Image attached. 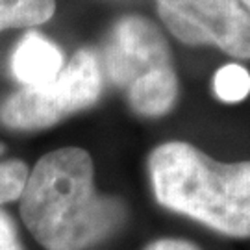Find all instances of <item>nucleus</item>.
<instances>
[{"label": "nucleus", "mask_w": 250, "mask_h": 250, "mask_svg": "<svg viewBox=\"0 0 250 250\" xmlns=\"http://www.w3.org/2000/svg\"><path fill=\"white\" fill-rule=\"evenodd\" d=\"M21 217L46 250H83L113 235L125 224L126 208L97 193L89 152L65 146L43 156L28 174Z\"/></svg>", "instance_id": "nucleus-1"}, {"label": "nucleus", "mask_w": 250, "mask_h": 250, "mask_svg": "<svg viewBox=\"0 0 250 250\" xmlns=\"http://www.w3.org/2000/svg\"><path fill=\"white\" fill-rule=\"evenodd\" d=\"M154 197L163 208L226 237L250 239V160L223 163L186 141L148 156Z\"/></svg>", "instance_id": "nucleus-2"}, {"label": "nucleus", "mask_w": 250, "mask_h": 250, "mask_svg": "<svg viewBox=\"0 0 250 250\" xmlns=\"http://www.w3.org/2000/svg\"><path fill=\"white\" fill-rule=\"evenodd\" d=\"M102 93V71L93 50L83 48L62 72L39 87H22L0 109L2 123L13 130H41L93 106Z\"/></svg>", "instance_id": "nucleus-3"}, {"label": "nucleus", "mask_w": 250, "mask_h": 250, "mask_svg": "<svg viewBox=\"0 0 250 250\" xmlns=\"http://www.w3.org/2000/svg\"><path fill=\"white\" fill-rule=\"evenodd\" d=\"M172 36L186 45H213L250 60V13L239 0H156Z\"/></svg>", "instance_id": "nucleus-4"}, {"label": "nucleus", "mask_w": 250, "mask_h": 250, "mask_svg": "<svg viewBox=\"0 0 250 250\" xmlns=\"http://www.w3.org/2000/svg\"><path fill=\"white\" fill-rule=\"evenodd\" d=\"M107 78L119 87H130L137 78L170 67V48L161 30L141 15L119 19L104 48Z\"/></svg>", "instance_id": "nucleus-5"}, {"label": "nucleus", "mask_w": 250, "mask_h": 250, "mask_svg": "<svg viewBox=\"0 0 250 250\" xmlns=\"http://www.w3.org/2000/svg\"><path fill=\"white\" fill-rule=\"evenodd\" d=\"M63 69V54L48 37L30 32L19 41L11 58V71L24 87L52 82Z\"/></svg>", "instance_id": "nucleus-6"}, {"label": "nucleus", "mask_w": 250, "mask_h": 250, "mask_svg": "<svg viewBox=\"0 0 250 250\" xmlns=\"http://www.w3.org/2000/svg\"><path fill=\"white\" fill-rule=\"evenodd\" d=\"M180 93L178 76L172 67H163L145 74L128 87V100L135 113L161 117L176 104Z\"/></svg>", "instance_id": "nucleus-7"}, {"label": "nucleus", "mask_w": 250, "mask_h": 250, "mask_svg": "<svg viewBox=\"0 0 250 250\" xmlns=\"http://www.w3.org/2000/svg\"><path fill=\"white\" fill-rule=\"evenodd\" d=\"M54 11L56 0H0V32L43 24Z\"/></svg>", "instance_id": "nucleus-8"}, {"label": "nucleus", "mask_w": 250, "mask_h": 250, "mask_svg": "<svg viewBox=\"0 0 250 250\" xmlns=\"http://www.w3.org/2000/svg\"><path fill=\"white\" fill-rule=\"evenodd\" d=\"M213 91L223 102H241L250 95V72L237 63L223 65L213 76Z\"/></svg>", "instance_id": "nucleus-9"}, {"label": "nucleus", "mask_w": 250, "mask_h": 250, "mask_svg": "<svg viewBox=\"0 0 250 250\" xmlns=\"http://www.w3.org/2000/svg\"><path fill=\"white\" fill-rule=\"evenodd\" d=\"M2 152H4V146L0 145V154ZM28 174L30 170L24 161L8 160L0 163V204L21 198Z\"/></svg>", "instance_id": "nucleus-10"}, {"label": "nucleus", "mask_w": 250, "mask_h": 250, "mask_svg": "<svg viewBox=\"0 0 250 250\" xmlns=\"http://www.w3.org/2000/svg\"><path fill=\"white\" fill-rule=\"evenodd\" d=\"M0 250H22L15 228L6 213L0 211Z\"/></svg>", "instance_id": "nucleus-11"}, {"label": "nucleus", "mask_w": 250, "mask_h": 250, "mask_svg": "<svg viewBox=\"0 0 250 250\" xmlns=\"http://www.w3.org/2000/svg\"><path fill=\"white\" fill-rule=\"evenodd\" d=\"M145 250H200L198 245L188 239H176V237H163L150 243Z\"/></svg>", "instance_id": "nucleus-12"}, {"label": "nucleus", "mask_w": 250, "mask_h": 250, "mask_svg": "<svg viewBox=\"0 0 250 250\" xmlns=\"http://www.w3.org/2000/svg\"><path fill=\"white\" fill-rule=\"evenodd\" d=\"M239 2H241L243 8H245V9H247V11L250 13V0H239Z\"/></svg>", "instance_id": "nucleus-13"}]
</instances>
